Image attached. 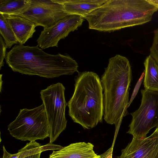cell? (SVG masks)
I'll use <instances>...</instances> for the list:
<instances>
[{
    "label": "cell",
    "mask_w": 158,
    "mask_h": 158,
    "mask_svg": "<svg viewBox=\"0 0 158 158\" xmlns=\"http://www.w3.org/2000/svg\"><path fill=\"white\" fill-rule=\"evenodd\" d=\"M39 47L15 45L6 53V64L14 72L48 78L79 72L77 63L70 56L48 54Z\"/></svg>",
    "instance_id": "cell-1"
},
{
    "label": "cell",
    "mask_w": 158,
    "mask_h": 158,
    "mask_svg": "<svg viewBox=\"0 0 158 158\" xmlns=\"http://www.w3.org/2000/svg\"><path fill=\"white\" fill-rule=\"evenodd\" d=\"M158 10L147 0H107L84 19L89 29L110 32L148 23Z\"/></svg>",
    "instance_id": "cell-2"
},
{
    "label": "cell",
    "mask_w": 158,
    "mask_h": 158,
    "mask_svg": "<svg viewBox=\"0 0 158 158\" xmlns=\"http://www.w3.org/2000/svg\"><path fill=\"white\" fill-rule=\"evenodd\" d=\"M103 95V118L116 129L127 113L131 70L128 59L119 55L110 58L100 79Z\"/></svg>",
    "instance_id": "cell-3"
},
{
    "label": "cell",
    "mask_w": 158,
    "mask_h": 158,
    "mask_svg": "<svg viewBox=\"0 0 158 158\" xmlns=\"http://www.w3.org/2000/svg\"><path fill=\"white\" fill-rule=\"evenodd\" d=\"M73 94L67 103L69 114L74 122L91 129L102 122L103 90L100 77L92 71L78 73Z\"/></svg>",
    "instance_id": "cell-4"
},
{
    "label": "cell",
    "mask_w": 158,
    "mask_h": 158,
    "mask_svg": "<svg viewBox=\"0 0 158 158\" xmlns=\"http://www.w3.org/2000/svg\"><path fill=\"white\" fill-rule=\"evenodd\" d=\"M7 127L12 136L22 141H35L49 137V126L44 104L31 109H20Z\"/></svg>",
    "instance_id": "cell-5"
},
{
    "label": "cell",
    "mask_w": 158,
    "mask_h": 158,
    "mask_svg": "<svg viewBox=\"0 0 158 158\" xmlns=\"http://www.w3.org/2000/svg\"><path fill=\"white\" fill-rule=\"evenodd\" d=\"M65 88L59 82L42 90L41 98L44 105L49 128L50 143L54 142L66 128Z\"/></svg>",
    "instance_id": "cell-6"
},
{
    "label": "cell",
    "mask_w": 158,
    "mask_h": 158,
    "mask_svg": "<svg viewBox=\"0 0 158 158\" xmlns=\"http://www.w3.org/2000/svg\"><path fill=\"white\" fill-rule=\"evenodd\" d=\"M139 108L131 113L132 118L127 132L133 138L146 137L151 129L158 127V92L141 89Z\"/></svg>",
    "instance_id": "cell-7"
},
{
    "label": "cell",
    "mask_w": 158,
    "mask_h": 158,
    "mask_svg": "<svg viewBox=\"0 0 158 158\" xmlns=\"http://www.w3.org/2000/svg\"><path fill=\"white\" fill-rule=\"evenodd\" d=\"M28 6L17 15L25 18L36 26L49 27L69 15L63 5L55 0H29Z\"/></svg>",
    "instance_id": "cell-8"
},
{
    "label": "cell",
    "mask_w": 158,
    "mask_h": 158,
    "mask_svg": "<svg viewBox=\"0 0 158 158\" xmlns=\"http://www.w3.org/2000/svg\"><path fill=\"white\" fill-rule=\"evenodd\" d=\"M84 21L82 17L69 15L61 19L51 27L44 29L37 40L42 49L58 46V43L64 39L71 32L77 29Z\"/></svg>",
    "instance_id": "cell-9"
},
{
    "label": "cell",
    "mask_w": 158,
    "mask_h": 158,
    "mask_svg": "<svg viewBox=\"0 0 158 158\" xmlns=\"http://www.w3.org/2000/svg\"><path fill=\"white\" fill-rule=\"evenodd\" d=\"M118 158H158V134L155 131L148 137L133 138L121 150Z\"/></svg>",
    "instance_id": "cell-10"
},
{
    "label": "cell",
    "mask_w": 158,
    "mask_h": 158,
    "mask_svg": "<svg viewBox=\"0 0 158 158\" xmlns=\"http://www.w3.org/2000/svg\"><path fill=\"white\" fill-rule=\"evenodd\" d=\"M90 143L79 142L72 143L59 151H54L49 158H101L94 150Z\"/></svg>",
    "instance_id": "cell-11"
},
{
    "label": "cell",
    "mask_w": 158,
    "mask_h": 158,
    "mask_svg": "<svg viewBox=\"0 0 158 158\" xmlns=\"http://www.w3.org/2000/svg\"><path fill=\"white\" fill-rule=\"evenodd\" d=\"M3 15L19 44L23 45L33 37L36 27L34 23L19 15Z\"/></svg>",
    "instance_id": "cell-12"
},
{
    "label": "cell",
    "mask_w": 158,
    "mask_h": 158,
    "mask_svg": "<svg viewBox=\"0 0 158 158\" xmlns=\"http://www.w3.org/2000/svg\"><path fill=\"white\" fill-rule=\"evenodd\" d=\"M62 4L69 15H76L84 18L101 6L107 0H55Z\"/></svg>",
    "instance_id": "cell-13"
},
{
    "label": "cell",
    "mask_w": 158,
    "mask_h": 158,
    "mask_svg": "<svg viewBox=\"0 0 158 158\" xmlns=\"http://www.w3.org/2000/svg\"><path fill=\"white\" fill-rule=\"evenodd\" d=\"M144 64V89L158 92V64L149 55L146 58Z\"/></svg>",
    "instance_id": "cell-14"
},
{
    "label": "cell",
    "mask_w": 158,
    "mask_h": 158,
    "mask_svg": "<svg viewBox=\"0 0 158 158\" xmlns=\"http://www.w3.org/2000/svg\"><path fill=\"white\" fill-rule=\"evenodd\" d=\"M29 0H0V14L17 15L25 10Z\"/></svg>",
    "instance_id": "cell-15"
},
{
    "label": "cell",
    "mask_w": 158,
    "mask_h": 158,
    "mask_svg": "<svg viewBox=\"0 0 158 158\" xmlns=\"http://www.w3.org/2000/svg\"><path fill=\"white\" fill-rule=\"evenodd\" d=\"M41 145L36 141H30L19 150L17 153L11 154L8 152L3 145L2 158H23L25 157L41 150Z\"/></svg>",
    "instance_id": "cell-16"
},
{
    "label": "cell",
    "mask_w": 158,
    "mask_h": 158,
    "mask_svg": "<svg viewBox=\"0 0 158 158\" xmlns=\"http://www.w3.org/2000/svg\"><path fill=\"white\" fill-rule=\"evenodd\" d=\"M0 33L6 48H10L13 45L19 43L4 15L1 14H0Z\"/></svg>",
    "instance_id": "cell-17"
},
{
    "label": "cell",
    "mask_w": 158,
    "mask_h": 158,
    "mask_svg": "<svg viewBox=\"0 0 158 158\" xmlns=\"http://www.w3.org/2000/svg\"><path fill=\"white\" fill-rule=\"evenodd\" d=\"M150 50V55L158 64V28L154 31L153 41Z\"/></svg>",
    "instance_id": "cell-18"
},
{
    "label": "cell",
    "mask_w": 158,
    "mask_h": 158,
    "mask_svg": "<svg viewBox=\"0 0 158 158\" xmlns=\"http://www.w3.org/2000/svg\"><path fill=\"white\" fill-rule=\"evenodd\" d=\"M6 44L2 38V37L0 35V69H1L2 67L3 66L4 63L3 60L5 58L6 55Z\"/></svg>",
    "instance_id": "cell-19"
},
{
    "label": "cell",
    "mask_w": 158,
    "mask_h": 158,
    "mask_svg": "<svg viewBox=\"0 0 158 158\" xmlns=\"http://www.w3.org/2000/svg\"><path fill=\"white\" fill-rule=\"evenodd\" d=\"M144 76V71L142 74L140 76V77L138 81L137 82L133 90V93L132 94L131 99L129 102L128 106H129L131 103L132 101L133 100L135 97L136 96L141 86V84L143 81V79Z\"/></svg>",
    "instance_id": "cell-20"
},
{
    "label": "cell",
    "mask_w": 158,
    "mask_h": 158,
    "mask_svg": "<svg viewBox=\"0 0 158 158\" xmlns=\"http://www.w3.org/2000/svg\"><path fill=\"white\" fill-rule=\"evenodd\" d=\"M49 144L50 147L48 146V144L45 145L41 146V148L42 152L43 151H45V150H60L63 147L60 146L53 144L52 143H49Z\"/></svg>",
    "instance_id": "cell-21"
},
{
    "label": "cell",
    "mask_w": 158,
    "mask_h": 158,
    "mask_svg": "<svg viewBox=\"0 0 158 158\" xmlns=\"http://www.w3.org/2000/svg\"><path fill=\"white\" fill-rule=\"evenodd\" d=\"M41 152V151L40 150L36 153L27 156L23 158H40Z\"/></svg>",
    "instance_id": "cell-22"
},
{
    "label": "cell",
    "mask_w": 158,
    "mask_h": 158,
    "mask_svg": "<svg viewBox=\"0 0 158 158\" xmlns=\"http://www.w3.org/2000/svg\"><path fill=\"white\" fill-rule=\"evenodd\" d=\"M113 148L111 147L109 148L105 152L104 158H112Z\"/></svg>",
    "instance_id": "cell-23"
},
{
    "label": "cell",
    "mask_w": 158,
    "mask_h": 158,
    "mask_svg": "<svg viewBox=\"0 0 158 158\" xmlns=\"http://www.w3.org/2000/svg\"><path fill=\"white\" fill-rule=\"evenodd\" d=\"M150 3L158 7V0H147Z\"/></svg>",
    "instance_id": "cell-24"
},
{
    "label": "cell",
    "mask_w": 158,
    "mask_h": 158,
    "mask_svg": "<svg viewBox=\"0 0 158 158\" xmlns=\"http://www.w3.org/2000/svg\"><path fill=\"white\" fill-rule=\"evenodd\" d=\"M101 157V158H104L105 156V153H103L100 155Z\"/></svg>",
    "instance_id": "cell-25"
},
{
    "label": "cell",
    "mask_w": 158,
    "mask_h": 158,
    "mask_svg": "<svg viewBox=\"0 0 158 158\" xmlns=\"http://www.w3.org/2000/svg\"><path fill=\"white\" fill-rule=\"evenodd\" d=\"M155 131H156L157 132V133L158 134V127H156Z\"/></svg>",
    "instance_id": "cell-26"
}]
</instances>
